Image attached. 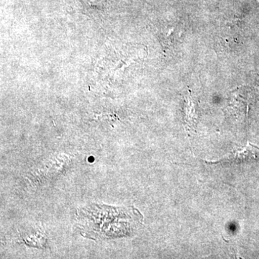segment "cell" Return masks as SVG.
Instances as JSON below:
<instances>
[{
    "label": "cell",
    "instance_id": "2",
    "mask_svg": "<svg viewBox=\"0 0 259 259\" xmlns=\"http://www.w3.org/2000/svg\"><path fill=\"white\" fill-rule=\"evenodd\" d=\"M185 121L188 128L194 130L197 125V113H196L194 102L191 94L189 93L185 99Z\"/></svg>",
    "mask_w": 259,
    "mask_h": 259
},
{
    "label": "cell",
    "instance_id": "1",
    "mask_svg": "<svg viewBox=\"0 0 259 259\" xmlns=\"http://www.w3.org/2000/svg\"><path fill=\"white\" fill-rule=\"evenodd\" d=\"M259 160V147L248 141L243 149L233 151L227 157L221 158L217 161H205L209 164H239V163H252Z\"/></svg>",
    "mask_w": 259,
    "mask_h": 259
}]
</instances>
